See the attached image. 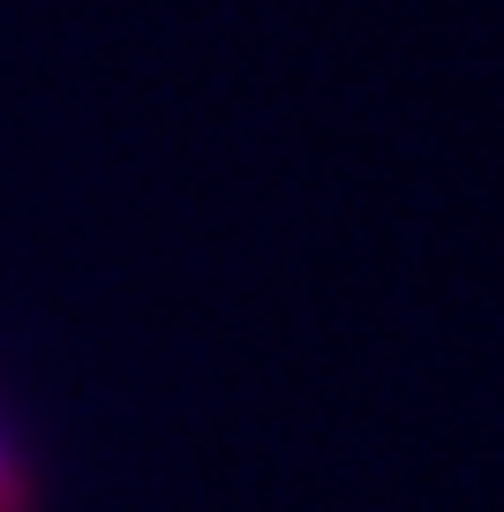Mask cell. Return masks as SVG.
Listing matches in <instances>:
<instances>
[{"label": "cell", "instance_id": "cell-1", "mask_svg": "<svg viewBox=\"0 0 504 512\" xmlns=\"http://www.w3.org/2000/svg\"><path fill=\"white\" fill-rule=\"evenodd\" d=\"M0 512H31V467L8 445V430H0Z\"/></svg>", "mask_w": 504, "mask_h": 512}]
</instances>
